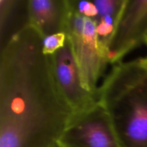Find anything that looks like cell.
Here are the masks:
<instances>
[{
	"instance_id": "1",
	"label": "cell",
	"mask_w": 147,
	"mask_h": 147,
	"mask_svg": "<svg viewBox=\"0 0 147 147\" xmlns=\"http://www.w3.org/2000/svg\"><path fill=\"white\" fill-rule=\"evenodd\" d=\"M43 37L27 24L0 50V147H51L73 112L58 88Z\"/></svg>"
},
{
	"instance_id": "2",
	"label": "cell",
	"mask_w": 147,
	"mask_h": 147,
	"mask_svg": "<svg viewBox=\"0 0 147 147\" xmlns=\"http://www.w3.org/2000/svg\"><path fill=\"white\" fill-rule=\"evenodd\" d=\"M98 100L121 147H147V67L139 59L113 65Z\"/></svg>"
},
{
	"instance_id": "3",
	"label": "cell",
	"mask_w": 147,
	"mask_h": 147,
	"mask_svg": "<svg viewBox=\"0 0 147 147\" xmlns=\"http://www.w3.org/2000/svg\"><path fill=\"white\" fill-rule=\"evenodd\" d=\"M68 4L70 12L66 34L71 44L83 86L98 98L99 82L109 64L107 54L99 45L93 20L75 11L69 1Z\"/></svg>"
},
{
	"instance_id": "4",
	"label": "cell",
	"mask_w": 147,
	"mask_h": 147,
	"mask_svg": "<svg viewBox=\"0 0 147 147\" xmlns=\"http://www.w3.org/2000/svg\"><path fill=\"white\" fill-rule=\"evenodd\" d=\"M57 144L61 147H121L100 102L72 115Z\"/></svg>"
},
{
	"instance_id": "5",
	"label": "cell",
	"mask_w": 147,
	"mask_h": 147,
	"mask_svg": "<svg viewBox=\"0 0 147 147\" xmlns=\"http://www.w3.org/2000/svg\"><path fill=\"white\" fill-rule=\"evenodd\" d=\"M147 34V0H126L108 46L109 64L122 61L131 50L144 43Z\"/></svg>"
},
{
	"instance_id": "6",
	"label": "cell",
	"mask_w": 147,
	"mask_h": 147,
	"mask_svg": "<svg viewBox=\"0 0 147 147\" xmlns=\"http://www.w3.org/2000/svg\"><path fill=\"white\" fill-rule=\"evenodd\" d=\"M50 57L56 83L73 113L86 110L98 101L83 86L67 36L65 45Z\"/></svg>"
},
{
	"instance_id": "7",
	"label": "cell",
	"mask_w": 147,
	"mask_h": 147,
	"mask_svg": "<svg viewBox=\"0 0 147 147\" xmlns=\"http://www.w3.org/2000/svg\"><path fill=\"white\" fill-rule=\"evenodd\" d=\"M27 22L43 38L66 32L70 8L67 0H27Z\"/></svg>"
},
{
	"instance_id": "8",
	"label": "cell",
	"mask_w": 147,
	"mask_h": 147,
	"mask_svg": "<svg viewBox=\"0 0 147 147\" xmlns=\"http://www.w3.org/2000/svg\"><path fill=\"white\" fill-rule=\"evenodd\" d=\"M97 9L93 20L99 45L107 54L108 46L121 17L126 0H93Z\"/></svg>"
},
{
	"instance_id": "9",
	"label": "cell",
	"mask_w": 147,
	"mask_h": 147,
	"mask_svg": "<svg viewBox=\"0 0 147 147\" xmlns=\"http://www.w3.org/2000/svg\"><path fill=\"white\" fill-rule=\"evenodd\" d=\"M26 1L0 0V37L1 47L12 34L11 27L22 9L25 7Z\"/></svg>"
},
{
	"instance_id": "10",
	"label": "cell",
	"mask_w": 147,
	"mask_h": 147,
	"mask_svg": "<svg viewBox=\"0 0 147 147\" xmlns=\"http://www.w3.org/2000/svg\"><path fill=\"white\" fill-rule=\"evenodd\" d=\"M67 40L66 32L57 33L43 39L42 51L46 55H52L61 49Z\"/></svg>"
},
{
	"instance_id": "11",
	"label": "cell",
	"mask_w": 147,
	"mask_h": 147,
	"mask_svg": "<svg viewBox=\"0 0 147 147\" xmlns=\"http://www.w3.org/2000/svg\"><path fill=\"white\" fill-rule=\"evenodd\" d=\"M139 60H140L141 63H142V64L144 65H145L146 67H147V56L144 57H142V58H139Z\"/></svg>"
},
{
	"instance_id": "12",
	"label": "cell",
	"mask_w": 147,
	"mask_h": 147,
	"mask_svg": "<svg viewBox=\"0 0 147 147\" xmlns=\"http://www.w3.org/2000/svg\"><path fill=\"white\" fill-rule=\"evenodd\" d=\"M51 147H61V146H60V145H59L58 144H55V145H53V146H52Z\"/></svg>"
},
{
	"instance_id": "13",
	"label": "cell",
	"mask_w": 147,
	"mask_h": 147,
	"mask_svg": "<svg viewBox=\"0 0 147 147\" xmlns=\"http://www.w3.org/2000/svg\"><path fill=\"white\" fill-rule=\"evenodd\" d=\"M144 43L146 45H147V34L146 35V37H145V40H144Z\"/></svg>"
}]
</instances>
